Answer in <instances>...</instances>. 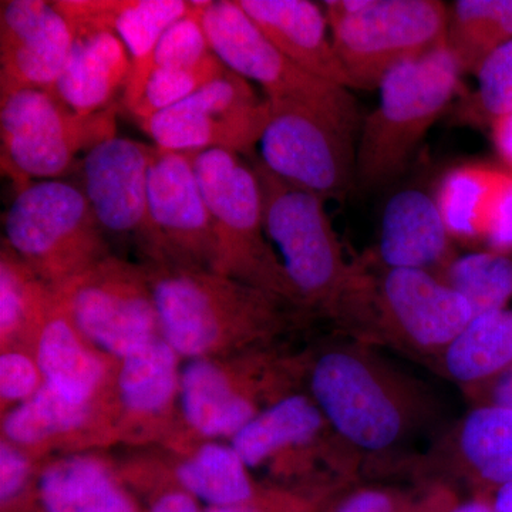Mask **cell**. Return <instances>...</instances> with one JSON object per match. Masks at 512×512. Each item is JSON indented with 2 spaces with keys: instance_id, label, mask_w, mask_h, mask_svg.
<instances>
[{
  "instance_id": "7dc6e473",
  "label": "cell",
  "mask_w": 512,
  "mask_h": 512,
  "mask_svg": "<svg viewBox=\"0 0 512 512\" xmlns=\"http://www.w3.org/2000/svg\"><path fill=\"white\" fill-rule=\"evenodd\" d=\"M332 508H333V507H332ZM332 508H330V510H329L328 512L332 511Z\"/></svg>"
},
{
  "instance_id": "7402d4cb",
  "label": "cell",
  "mask_w": 512,
  "mask_h": 512,
  "mask_svg": "<svg viewBox=\"0 0 512 512\" xmlns=\"http://www.w3.org/2000/svg\"><path fill=\"white\" fill-rule=\"evenodd\" d=\"M237 2L269 42L305 72L346 89H355L333 45L323 6L309 0Z\"/></svg>"
},
{
  "instance_id": "d4e9b609",
  "label": "cell",
  "mask_w": 512,
  "mask_h": 512,
  "mask_svg": "<svg viewBox=\"0 0 512 512\" xmlns=\"http://www.w3.org/2000/svg\"><path fill=\"white\" fill-rule=\"evenodd\" d=\"M73 45L55 93L79 114L100 113L113 107L123 93L131 57L119 36L110 29L70 26Z\"/></svg>"
},
{
  "instance_id": "f35d334b",
  "label": "cell",
  "mask_w": 512,
  "mask_h": 512,
  "mask_svg": "<svg viewBox=\"0 0 512 512\" xmlns=\"http://www.w3.org/2000/svg\"><path fill=\"white\" fill-rule=\"evenodd\" d=\"M420 504L413 507L409 498L380 487H365L350 493L345 500L333 505L330 512H419Z\"/></svg>"
},
{
  "instance_id": "52a82bcc",
  "label": "cell",
  "mask_w": 512,
  "mask_h": 512,
  "mask_svg": "<svg viewBox=\"0 0 512 512\" xmlns=\"http://www.w3.org/2000/svg\"><path fill=\"white\" fill-rule=\"evenodd\" d=\"M3 228L2 241L53 289L113 255L83 191L69 181H32L18 188Z\"/></svg>"
},
{
  "instance_id": "ab89813d",
  "label": "cell",
  "mask_w": 512,
  "mask_h": 512,
  "mask_svg": "<svg viewBox=\"0 0 512 512\" xmlns=\"http://www.w3.org/2000/svg\"><path fill=\"white\" fill-rule=\"evenodd\" d=\"M487 251L511 255L512 252V171L505 170L498 188L493 215L484 239Z\"/></svg>"
},
{
  "instance_id": "836d02e7",
  "label": "cell",
  "mask_w": 512,
  "mask_h": 512,
  "mask_svg": "<svg viewBox=\"0 0 512 512\" xmlns=\"http://www.w3.org/2000/svg\"><path fill=\"white\" fill-rule=\"evenodd\" d=\"M477 89L464 94L456 106L461 124L491 127L512 113V40L491 53L476 72Z\"/></svg>"
},
{
  "instance_id": "5b68a950",
  "label": "cell",
  "mask_w": 512,
  "mask_h": 512,
  "mask_svg": "<svg viewBox=\"0 0 512 512\" xmlns=\"http://www.w3.org/2000/svg\"><path fill=\"white\" fill-rule=\"evenodd\" d=\"M463 73L444 42L383 77L379 104L360 127L356 185L375 190L403 174L430 128L461 96Z\"/></svg>"
},
{
  "instance_id": "4dcf8cb0",
  "label": "cell",
  "mask_w": 512,
  "mask_h": 512,
  "mask_svg": "<svg viewBox=\"0 0 512 512\" xmlns=\"http://www.w3.org/2000/svg\"><path fill=\"white\" fill-rule=\"evenodd\" d=\"M504 173L503 168L474 163L443 175L434 197L454 241L484 244Z\"/></svg>"
},
{
  "instance_id": "277c9868",
  "label": "cell",
  "mask_w": 512,
  "mask_h": 512,
  "mask_svg": "<svg viewBox=\"0 0 512 512\" xmlns=\"http://www.w3.org/2000/svg\"><path fill=\"white\" fill-rule=\"evenodd\" d=\"M311 353L281 345L188 360L181 372V453L207 440H231L272 404L306 390Z\"/></svg>"
},
{
  "instance_id": "ac0fdd59",
  "label": "cell",
  "mask_w": 512,
  "mask_h": 512,
  "mask_svg": "<svg viewBox=\"0 0 512 512\" xmlns=\"http://www.w3.org/2000/svg\"><path fill=\"white\" fill-rule=\"evenodd\" d=\"M114 379V377H113ZM2 436L43 461L114 446L113 383L96 402L80 403L43 384L35 396L2 414Z\"/></svg>"
},
{
  "instance_id": "2e32d148",
  "label": "cell",
  "mask_w": 512,
  "mask_h": 512,
  "mask_svg": "<svg viewBox=\"0 0 512 512\" xmlns=\"http://www.w3.org/2000/svg\"><path fill=\"white\" fill-rule=\"evenodd\" d=\"M375 285L377 342L431 360L476 318L466 298L430 271L382 268Z\"/></svg>"
},
{
  "instance_id": "bcb514c9",
  "label": "cell",
  "mask_w": 512,
  "mask_h": 512,
  "mask_svg": "<svg viewBox=\"0 0 512 512\" xmlns=\"http://www.w3.org/2000/svg\"><path fill=\"white\" fill-rule=\"evenodd\" d=\"M9 512H22V511H9Z\"/></svg>"
},
{
  "instance_id": "ee69618b",
  "label": "cell",
  "mask_w": 512,
  "mask_h": 512,
  "mask_svg": "<svg viewBox=\"0 0 512 512\" xmlns=\"http://www.w3.org/2000/svg\"><path fill=\"white\" fill-rule=\"evenodd\" d=\"M450 512H495L491 494L478 493L471 500L456 504Z\"/></svg>"
},
{
  "instance_id": "5bb4252c",
  "label": "cell",
  "mask_w": 512,
  "mask_h": 512,
  "mask_svg": "<svg viewBox=\"0 0 512 512\" xmlns=\"http://www.w3.org/2000/svg\"><path fill=\"white\" fill-rule=\"evenodd\" d=\"M143 264L212 269L217 241L192 154L154 146L147 215L137 239Z\"/></svg>"
},
{
  "instance_id": "1f68e13d",
  "label": "cell",
  "mask_w": 512,
  "mask_h": 512,
  "mask_svg": "<svg viewBox=\"0 0 512 512\" xmlns=\"http://www.w3.org/2000/svg\"><path fill=\"white\" fill-rule=\"evenodd\" d=\"M512 40V0H458L448 6L446 43L464 73L476 74Z\"/></svg>"
},
{
  "instance_id": "9a60e30c",
  "label": "cell",
  "mask_w": 512,
  "mask_h": 512,
  "mask_svg": "<svg viewBox=\"0 0 512 512\" xmlns=\"http://www.w3.org/2000/svg\"><path fill=\"white\" fill-rule=\"evenodd\" d=\"M271 104L262 163L276 177L323 201L343 200L356 185L355 134L302 107Z\"/></svg>"
},
{
  "instance_id": "ba28073f",
  "label": "cell",
  "mask_w": 512,
  "mask_h": 512,
  "mask_svg": "<svg viewBox=\"0 0 512 512\" xmlns=\"http://www.w3.org/2000/svg\"><path fill=\"white\" fill-rule=\"evenodd\" d=\"M212 52L228 70L256 83L272 104L302 107L359 136L365 117L349 89L305 72L262 33L237 0H197Z\"/></svg>"
},
{
  "instance_id": "d6986e66",
  "label": "cell",
  "mask_w": 512,
  "mask_h": 512,
  "mask_svg": "<svg viewBox=\"0 0 512 512\" xmlns=\"http://www.w3.org/2000/svg\"><path fill=\"white\" fill-rule=\"evenodd\" d=\"M154 144L113 137L84 154L80 164V190L104 232L134 237L144 228L147 215L148 175Z\"/></svg>"
},
{
  "instance_id": "44dd1931",
  "label": "cell",
  "mask_w": 512,
  "mask_h": 512,
  "mask_svg": "<svg viewBox=\"0 0 512 512\" xmlns=\"http://www.w3.org/2000/svg\"><path fill=\"white\" fill-rule=\"evenodd\" d=\"M30 512H143V504L117 464L97 451H82L40 464Z\"/></svg>"
},
{
  "instance_id": "4fadbf2b",
  "label": "cell",
  "mask_w": 512,
  "mask_h": 512,
  "mask_svg": "<svg viewBox=\"0 0 512 512\" xmlns=\"http://www.w3.org/2000/svg\"><path fill=\"white\" fill-rule=\"evenodd\" d=\"M269 117V101L258 97L252 83L227 69L188 99L141 121L140 127L161 150H222L251 158Z\"/></svg>"
},
{
  "instance_id": "f1b7e54d",
  "label": "cell",
  "mask_w": 512,
  "mask_h": 512,
  "mask_svg": "<svg viewBox=\"0 0 512 512\" xmlns=\"http://www.w3.org/2000/svg\"><path fill=\"white\" fill-rule=\"evenodd\" d=\"M55 301V291L2 241L0 247V350L35 355Z\"/></svg>"
},
{
  "instance_id": "b9f144b4",
  "label": "cell",
  "mask_w": 512,
  "mask_h": 512,
  "mask_svg": "<svg viewBox=\"0 0 512 512\" xmlns=\"http://www.w3.org/2000/svg\"><path fill=\"white\" fill-rule=\"evenodd\" d=\"M490 130L495 151L512 171V113L495 120Z\"/></svg>"
},
{
  "instance_id": "7c38bea8",
  "label": "cell",
  "mask_w": 512,
  "mask_h": 512,
  "mask_svg": "<svg viewBox=\"0 0 512 512\" xmlns=\"http://www.w3.org/2000/svg\"><path fill=\"white\" fill-rule=\"evenodd\" d=\"M55 292L80 332L114 359L163 336L143 264L110 255Z\"/></svg>"
},
{
  "instance_id": "ffe728a7",
  "label": "cell",
  "mask_w": 512,
  "mask_h": 512,
  "mask_svg": "<svg viewBox=\"0 0 512 512\" xmlns=\"http://www.w3.org/2000/svg\"><path fill=\"white\" fill-rule=\"evenodd\" d=\"M72 45L73 30L55 3H0V87L55 93Z\"/></svg>"
},
{
  "instance_id": "4316f807",
  "label": "cell",
  "mask_w": 512,
  "mask_h": 512,
  "mask_svg": "<svg viewBox=\"0 0 512 512\" xmlns=\"http://www.w3.org/2000/svg\"><path fill=\"white\" fill-rule=\"evenodd\" d=\"M451 461L478 493L493 494L512 483V409L477 404L458 423Z\"/></svg>"
},
{
  "instance_id": "8992f818",
  "label": "cell",
  "mask_w": 512,
  "mask_h": 512,
  "mask_svg": "<svg viewBox=\"0 0 512 512\" xmlns=\"http://www.w3.org/2000/svg\"><path fill=\"white\" fill-rule=\"evenodd\" d=\"M192 157L217 241L212 271L274 293L301 309L281 259L266 237L261 188L251 163L222 150Z\"/></svg>"
},
{
  "instance_id": "6da1fadb",
  "label": "cell",
  "mask_w": 512,
  "mask_h": 512,
  "mask_svg": "<svg viewBox=\"0 0 512 512\" xmlns=\"http://www.w3.org/2000/svg\"><path fill=\"white\" fill-rule=\"evenodd\" d=\"M262 195L266 237L281 259L306 315L376 342L375 275L348 261L325 201L276 177L259 156L247 158Z\"/></svg>"
},
{
  "instance_id": "e0dca14e",
  "label": "cell",
  "mask_w": 512,
  "mask_h": 512,
  "mask_svg": "<svg viewBox=\"0 0 512 512\" xmlns=\"http://www.w3.org/2000/svg\"><path fill=\"white\" fill-rule=\"evenodd\" d=\"M181 357L161 336L117 359L113 406L117 444L174 451L184 437Z\"/></svg>"
},
{
  "instance_id": "d590c367",
  "label": "cell",
  "mask_w": 512,
  "mask_h": 512,
  "mask_svg": "<svg viewBox=\"0 0 512 512\" xmlns=\"http://www.w3.org/2000/svg\"><path fill=\"white\" fill-rule=\"evenodd\" d=\"M340 485L261 484L244 503L205 507L204 512H328Z\"/></svg>"
},
{
  "instance_id": "3957f363",
  "label": "cell",
  "mask_w": 512,
  "mask_h": 512,
  "mask_svg": "<svg viewBox=\"0 0 512 512\" xmlns=\"http://www.w3.org/2000/svg\"><path fill=\"white\" fill-rule=\"evenodd\" d=\"M306 390L340 439L362 458L393 453L437 414L429 389L365 342L311 353Z\"/></svg>"
},
{
  "instance_id": "d6a6232c",
  "label": "cell",
  "mask_w": 512,
  "mask_h": 512,
  "mask_svg": "<svg viewBox=\"0 0 512 512\" xmlns=\"http://www.w3.org/2000/svg\"><path fill=\"white\" fill-rule=\"evenodd\" d=\"M470 303L476 316L507 309L512 301V258L493 251L454 256L436 272Z\"/></svg>"
},
{
  "instance_id": "7a4b0ae2",
  "label": "cell",
  "mask_w": 512,
  "mask_h": 512,
  "mask_svg": "<svg viewBox=\"0 0 512 512\" xmlns=\"http://www.w3.org/2000/svg\"><path fill=\"white\" fill-rule=\"evenodd\" d=\"M143 266L153 288L161 335L181 359L271 348L306 316L274 293L212 269Z\"/></svg>"
},
{
  "instance_id": "e575fe53",
  "label": "cell",
  "mask_w": 512,
  "mask_h": 512,
  "mask_svg": "<svg viewBox=\"0 0 512 512\" xmlns=\"http://www.w3.org/2000/svg\"><path fill=\"white\" fill-rule=\"evenodd\" d=\"M117 468L133 493L143 497V512H204L200 501L168 476L163 457L128 460Z\"/></svg>"
},
{
  "instance_id": "7bdbcfd3",
  "label": "cell",
  "mask_w": 512,
  "mask_h": 512,
  "mask_svg": "<svg viewBox=\"0 0 512 512\" xmlns=\"http://www.w3.org/2000/svg\"><path fill=\"white\" fill-rule=\"evenodd\" d=\"M454 498L447 488H437L420 504L419 512H450L453 510Z\"/></svg>"
},
{
  "instance_id": "484cf974",
  "label": "cell",
  "mask_w": 512,
  "mask_h": 512,
  "mask_svg": "<svg viewBox=\"0 0 512 512\" xmlns=\"http://www.w3.org/2000/svg\"><path fill=\"white\" fill-rule=\"evenodd\" d=\"M70 26L113 30L127 47L131 66L146 63L171 26L195 12L188 0H59Z\"/></svg>"
},
{
  "instance_id": "30bf717a",
  "label": "cell",
  "mask_w": 512,
  "mask_h": 512,
  "mask_svg": "<svg viewBox=\"0 0 512 512\" xmlns=\"http://www.w3.org/2000/svg\"><path fill=\"white\" fill-rule=\"evenodd\" d=\"M117 104L79 114L56 93L33 87H0L2 164L18 188L32 180H63L101 141L117 136Z\"/></svg>"
},
{
  "instance_id": "83f0119b",
  "label": "cell",
  "mask_w": 512,
  "mask_h": 512,
  "mask_svg": "<svg viewBox=\"0 0 512 512\" xmlns=\"http://www.w3.org/2000/svg\"><path fill=\"white\" fill-rule=\"evenodd\" d=\"M167 454L163 460L171 480L207 507L244 503L261 487L231 443L200 441Z\"/></svg>"
},
{
  "instance_id": "8fae6325",
  "label": "cell",
  "mask_w": 512,
  "mask_h": 512,
  "mask_svg": "<svg viewBox=\"0 0 512 512\" xmlns=\"http://www.w3.org/2000/svg\"><path fill=\"white\" fill-rule=\"evenodd\" d=\"M323 9L355 89H377L397 64L446 42L448 6L439 0H328Z\"/></svg>"
},
{
  "instance_id": "74e56055",
  "label": "cell",
  "mask_w": 512,
  "mask_h": 512,
  "mask_svg": "<svg viewBox=\"0 0 512 512\" xmlns=\"http://www.w3.org/2000/svg\"><path fill=\"white\" fill-rule=\"evenodd\" d=\"M43 386L35 355L26 350H0V414L25 403Z\"/></svg>"
},
{
  "instance_id": "9c48e42d",
  "label": "cell",
  "mask_w": 512,
  "mask_h": 512,
  "mask_svg": "<svg viewBox=\"0 0 512 512\" xmlns=\"http://www.w3.org/2000/svg\"><path fill=\"white\" fill-rule=\"evenodd\" d=\"M229 443L252 473L264 471L272 484L342 485L362 464L308 390L272 404Z\"/></svg>"
},
{
  "instance_id": "cb8c5ba5",
  "label": "cell",
  "mask_w": 512,
  "mask_h": 512,
  "mask_svg": "<svg viewBox=\"0 0 512 512\" xmlns=\"http://www.w3.org/2000/svg\"><path fill=\"white\" fill-rule=\"evenodd\" d=\"M35 357L43 384L80 403L96 402L109 392L117 365L74 325L56 292Z\"/></svg>"
},
{
  "instance_id": "603a6c76",
  "label": "cell",
  "mask_w": 512,
  "mask_h": 512,
  "mask_svg": "<svg viewBox=\"0 0 512 512\" xmlns=\"http://www.w3.org/2000/svg\"><path fill=\"white\" fill-rule=\"evenodd\" d=\"M436 197L419 188L396 192L384 207L377 258L383 268L433 274L456 256Z\"/></svg>"
},
{
  "instance_id": "f546056e",
  "label": "cell",
  "mask_w": 512,
  "mask_h": 512,
  "mask_svg": "<svg viewBox=\"0 0 512 512\" xmlns=\"http://www.w3.org/2000/svg\"><path fill=\"white\" fill-rule=\"evenodd\" d=\"M437 370L464 392L512 366V309L483 313L434 359Z\"/></svg>"
},
{
  "instance_id": "8d00e7d4",
  "label": "cell",
  "mask_w": 512,
  "mask_h": 512,
  "mask_svg": "<svg viewBox=\"0 0 512 512\" xmlns=\"http://www.w3.org/2000/svg\"><path fill=\"white\" fill-rule=\"evenodd\" d=\"M40 461L0 437V511H32Z\"/></svg>"
},
{
  "instance_id": "f6af8a7d",
  "label": "cell",
  "mask_w": 512,
  "mask_h": 512,
  "mask_svg": "<svg viewBox=\"0 0 512 512\" xmlns=\"http://www.w3.org/2000/svg\"><path fill=\"white\" fill-rule=\"evenodd\" d=\"M491 498L495 512H512V483L498 488Z\"/></svg>"
},
{
  "instance_id": "60d3db41",
  "label": "cell",
  "mask_w": 512,
  "mask_h": 512,
  "mask_svg": "<svg viewBox=\"0 0 512 512\" xmlns=\"http://www.w3.org/2000/svg\"><path fill=\"white\" fill-rule=\"evenodd\" d=\"M464 393L473 400L474 406L493 404V406L512 409V366L488 382Z\"/></svg>"
}]
</instances>
